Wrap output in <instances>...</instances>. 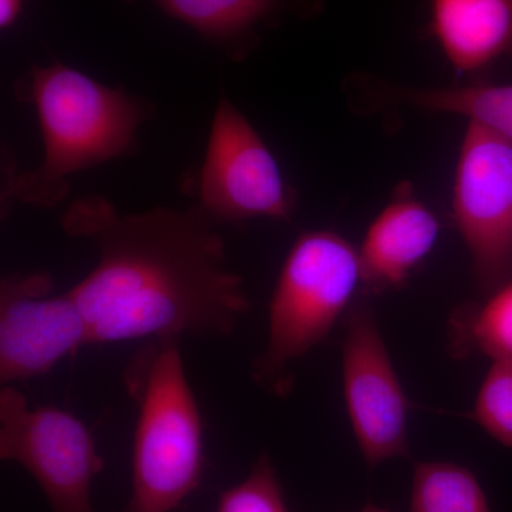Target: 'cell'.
Instances as JSON below:
<instances>
[{"mask_svg": "<svg viewBox=\"0 0 512 512\" xmlns=\"http://www.w3.org/2000/svg\"><path fill=\"white\" fill-rule=\"evenodd\" d=\"M47 272L0 282V383L36 379L90 345L89 328L69 291L56 295Z\"/></svg>", "mask_w": 512, "mask_h": 512, "instance_id": "cell-9", "label": "cell"}, {"mask_svg": "<svg viewBox=\"0 0 512 512\" xmlns=\"http://www.w3.org/2000/svg\"><path fill=\"white\" fill-rule=\"evenodd\" d=\"M410 512H491L487 495L467 467L446 461L414 464Z\"/></svg>", "mask_w": 512, "mask_h": 512, "instance_id": "cell-15", "label": "cell"}, {"mask_svg": "<svg viewBox=\"0 0 512 512\" xmlns=\"http://www.w3.org/2000/svg\"><path fill=\"white\" fill-rule=\"evenodd\" d=\"M453 217L485 296L512 279V141L468 120L453 187Z\"/></svg>", "mask_w": 512, "mask_h": 512, "instance_id": "cell-6", "label": "cell"}, {"mask_svg": "<svg viewBox=\"0 0 512 512\" xmlns=\"http://www.w3.org/2000/svg\"><path fill=\"white\" fill-rule=\"evenodd\" d=\"M451 355L512 359V279L487 296L484 305L458 308L450 319Z\"/></svg>", "mask_w": 512, "mask_h": 512, "instance_id": "cell-13", "label": "cell"}, {"mask_svg": "<svg viewBox=\"0 0 512 512\" xmlns=\"http://www.w3.org/2000/svg\"><path fill=\"white\" fill-rule=\"evenodd\" d=\"M343 393L357 446L367 467L412 458L407 420L410 402L366 298L345 315Z\"/></svg>", "mask_w": 512, "mask_h": 512, "instance_id": "cell-8", "label": "cell"}, {"mask_svg": "<svg viewBox=\"0 0 512 512\" xmlns=\"http://www.w3.org/2000/svg\"><path fill=\"white\" fill-rule=\"evenodd\" d=\"M62 228L97 251L93 271L69 289L90 345L229 338L251 312L217 222L200 205L119 214L87 195L67 207Z\"/></svg>", "mask_w": 512, "mask_h": 512, "instance_id": "cell-1", "label": "cell"}, {"mask_svg": "<svg viewBox=\"0 0 512 512\" xmlns=\"http://www.w3.org/2000/svg\"><path fill=\"white\" fill-rule=\"evenodd\" d=\"M16 94L36 107L45 160L18 175L9 192L40 208L57 207L67 197L69 175L130 151L148 114L137 97L59 62L33 66Z\"/></svg>", "mask_w": 512, "mask_h": 512, "instance_id": "cell-2", "label": "cell"}, {"mask_svg": "<svg viewBox=\"0 0 512 512\" xmlns=\"http://www.w3.org/2000/svg\"><path fill=\"white\" fill-rule=\"evenodd\" d=\"M180 342L147 340L127 369L138 414L124 512H173L201 484L204 429Z\"/></svg>", "mask_w": 512, "mask_h": 512, "instance_id": "cell-3", "label": "cell"}, {"mask_svg": "<svg viewBox=\"0 0 512 512\" xmlns=\"http://www.w3.org/2000/svg\"><path fill=\"white\" fill-rule=\"evenodd\" d=\"M436 215L410 191L396 198L372 222L359 249L360 272L367 291L382 293L406 284L439 238Z\"/></svg>", "mask_w": 512, "mask_h": 512, "instance_id": "cell-10", "label": "cell"}, {"mask_svg": "<svg viewBox=\"0 0 512 512\" xmlns=\"http://www.w3.org/2000/svg\"><path fill=\"white\" fill-rule=\"evenodd\" d=\"M402 99L417 109L458 114L478 121L512 141V84L406 89Z\"/></svg>", "mask_w": 512, "mask_h": 512, "instance_id": "cell-14", "label": "cell"}, {"mask_svg": "<svg viewBox=\"0 0 512 512\" xmlns=\"http://www.w3.org/2000/svg\"><path fill=\"white\" fill-rule=\"evenodd\" d=\"M200 207L215 222L291 221L295 197L251 123L221 94L198 177Z\"/></svg>", "mask_w": 512, "mask_h": 512, "instance_id": "cell-7", "label": "cell"}, {"mask_svg": "<svg viewBox=\"0 0 512 512\" xmlns=\"http://www.w3.org/2000/svg\"><path fill=\"white\" fill-rule=\"evenodd\" d=\"M217 512H288L284 490L268 454H261L241 483L220 495Z\"/></svg>", "mask_w": 512, "mask_h": 512, "instance_id": "cell-17", "label": "cell"}, {"mask_svg": "<svg viewBox=\"0 0 512 512\" xmlns=\"http://www.w3.org/2000/svg\"><path fill=\"white\" fill-rule=\"evenodd\" d=\"M360 512H390L387 510H384V508L377 507L375 504H366L365 507H363V510Z\"/></svg>", "mask_w": 512, "mask_h": 512, "instance_id": "cell-19", "label": "cell"}, {"mask_svg": "<svg viewBox=\"0 0 512 512\" xmlns=\"http://www.w3.org/2000/svg\"><path fill=\"white\" fill-rule=\"evenodd\" d=\"M466 416L498 443L512 448V359L493 362Z\"/></svg>", "mask_w": 512, "mask_h": 512, "instance_id": "cell-16", "label": "cell"}, {"mask_svg": "<svg viewBox=\"0 0 512 512\" xmlns=\"http://www.w3.org/2000/svg\"><path fill=\"white\" fill-rule=\"evenodd\" d=\"M431 32L458 73L512 55V0H431Z\"/></svg>", "mask_w": 512, "mask_h": 512, "instance_id": "cell-11", "label": "cell"}, {"mask_svg": "<svg viewBox=\"0 0 512 512\" xmlns=\"http://www.w3.org/2000/svg\"><path fill=\"white\" fill-rule=\"evenodd\" d=\"M362 282L359 251L332 231L305 232L286 256L268 309V338L251 365L265 392L286 397L292 366L320 345L352 306Z\"/></svg>", "mask_w": 512, "mask_h": 512, "instance_id": "cell-4", "label": "cell"}, {"mask_svg": "<svg viewBox=\"0 0 512 512\" xmlns=\"http://www.w3.org/2000/svg\"><path fill=\"white\" fill-rule=\"evenodd\" d=\"M25 0H0V28L9 29L15 25L22 13Z\"/></svg>", "mask_w": 512, "mask_h": 512, "instance_id": "cell-18", "label": "cell"}, {"mask_svg": "<svg viewBox=\"0 0 512 512\" xmlns=\"http://www.w3.org/2000/svg\"><path fill=\"white\" fill-rule=\"evenodd\" d=\"M0 458L35 478L52 512H96L92 483L104 460L92 431L66 410L30 406L12 384L0 389Z\"/></svg>", "mask_w": 512, "mask_h": 512, "instance_id": "cell-5", "label": "cell"}, {"mask_svg": "<svg viewBox=\"0 0 512 512\" xmlns=\"http://www.w3.org/2000/svg\"><path fill=\"white\" fill-rule=\"evenodd\" d=\"M134 2V0H124ZM165 15L194 29L231 59L247 55L258 43L259 30L275 25L301 0H153Z\"/></svg>", "mask_w": 512, "mask_h": 512, "instance_id": "cell-12", "label": "cell"}]
</instances>
